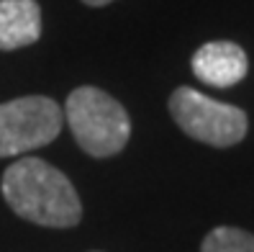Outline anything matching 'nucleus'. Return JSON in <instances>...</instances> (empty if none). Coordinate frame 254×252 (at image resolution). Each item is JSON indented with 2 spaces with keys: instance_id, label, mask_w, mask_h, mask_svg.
Instances as JSON below:
<instances>
[{
  "instance_id": "obj_8",
  "label": "nucleus",
  "mask_w": 254,
  "mask_h": 252,
  "mask_svg": "<svg viewBox=\"0 0 254 252\" xmlns=\"http://www.w3.org/2000/svg\"><path fill=\"white\" fill-rule=\"evenodd\" d=\"M85 5H90V8H103V5H108V3H113V0H82Z\"/></svg>"
},
{
  "instance_id": "obj_2",
  "label": "nucleus",
  "mask_w": 254,
  "mask_h": 252,
  "mask_svg": "<svg viewBox=\"0 0 254 252\" xmlns=\"http://www.w3.org/2000/svg\"><path fill=\"white\" fill-rule=\"evenodd\" d=\"M64 118L80 150L90 157H113L128 144L131 118L113 95L93 85L72 90L64 103Z\"/></svg>"
},
{
  "instance_id": "obj_6",
  "label": "nucleus",
  "mask_w": 254,
  "mask_h": 252,
  "mask_svg": "<svg viewBox=\"0 0 254 252\" xmlns=\"http://www.w3.org/2000/svg\"><path fill=\"white\" fill-rule=\"evenodd\" d=\"M41 36V5L36 0H0V52L36 44Z\"/></svg>"
},
{
  "instance_id": "obj_3",
  "label": "nucleus",
  "mask_w": 254,
  "mask_h": 252,
  "mask_svg": "<svg viewBox=\"0 0 254 252\" xmlns=\"http://www.w3.org/2000/svg\"><path fill=\"white\" fill-rule=\"evenodd\" d=\"M170 113L190 139L211 147H234L247 137L249 118L231 103L213 100L183 85L170 95Z\"/></svg>"
},
{
  "instance_id": "obj_5",
  "label": "nucleus",
  "mask_w": 254,
  "mask_h": 252,
  "mask_svg": "<svg viewBox=\"0 0 254 252\" xmlns=\"http://www.w3.org/2000/svg\"><path fill=\"white\" fill-rule=\"evenodd\" d=\"M192 75L213 87H231L247 78V52L234 41H208L192 54Z\"/></svg>"
},
{
  "instance_id": "obj_4",
  "label": "nucleus",
  "mask_w": 254,
  "mask_h": 252,
  "mask_svg": "<svg viewBox=\"0 0 254 252\" xmlns=\"http://www.w3.org/2000/svg\"><path fill=\"white\" fill-rule=\"evenodd\" d=\"M64 124L59 103L49 95H23L0 103V157L52 144Z\"/></svg>"
},
{
  "instance_id": "obj_7",
  "label": "nucleus",
  "mask_w": 254,
  "mask_h": 252,
  "mask_svg": "<svg viewBox=\"0 0 254 252\" xmlns=\"http://www.w3.org/2000/svg\"><path fill=\"white\" fill-rule=\"evenodd\" d=\"M200 252H254V234L239 227H216L205 234Z\"/></svg>"
},
{
  "instance_id": "obj_1",
  "label": "nucleus",
  "mask_w": 254,
  "mask_h": 252,
  "mask_svg": "<svg viewBox=\"0 0 254 252\" xmlns=\"http://www.w3.org/2000/svg\"><path fill=\"white\" fill-rule=\"evenodd\" d=\"M0 190L13 214L31 224L69 229L82 219V203L69 177L39 157H23L8 165Z\"/></svg>"
}]
</instances>
